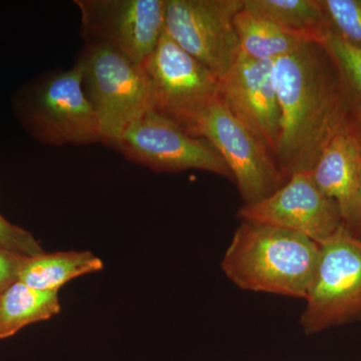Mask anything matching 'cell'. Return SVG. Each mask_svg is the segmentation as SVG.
Returning <instances> with one entry per match:
<instances>
[{
  "mask_svg": "<svg viewBox=\"0 0 361 361\" xmlns=\"http://www.w3.org/2000/svg\"><path fill=\"white\" fill-rule=\"evenodd\" d=\"M319 255V244L300 233L242 221L225 252L222 269L244 290L306 299Z\"/></svg>",
  "mask_w": 361,
  "mask_h": 361,
  "instance_id": "2",
  "label": "cell"
},
{
  "mask_svg": "<svg viewBox=\"0 0 361 361\" xmlns=\"http://www.w3.org/2000/svg\"><path fill=\"white\" fill-rule=\"evenodd\" d=\"M103 269V261L90 251L44 252L25 259L18 281L39 290L59 291L71 280Z\"/></svg>",
  "mask_w": 361,
  "mask_h": 361,
  "instance_id": "15",
  "label": "cell"
},
{
  "mask_svg": "<svg viewBox=\"0 0 361 361\" xmlns=\"http://www.w3.org/2000/svg\"><path fill=\"white\" fill-rule=\"evenodd\" d=\"M280 108L276 160L286 180L310 172L323 149L350 123L351 106L336 61L323 42H310L276 59Z\"/></svg>",
  "mask_w": 361,
  "mask_h": 361,
  "instance_id": "1",
  "label": "cell"
},
{
  "mask_svg": "<svg viewBox=\"0 0 361 361\" xmlns=\"http://www.w3.org/2000/svg\"><path fill=\"white\" fill-rule=\"evenodd\" d=\"M330 32L361 51V0H320Z\"/></svg>",
  "mask_w": 361,
  "mask_h": 361,
  "instance_id": "19",
  "label": "cell"
},
{
  "mask_svg": "<svg viewBox=\"0 0 361 361\" xmlns=\"http://www.w3.org/2000/svg\"><path fill=\"white\" fill-rule=\"evenodd\" d=\"M323 44L336 61L349 102L351 114L361 113V51L330 32Z\"/></svg>",
  "mask_w": 361,
  "mask_h": 361,
  "instance_id": "18",
  "label": "cell"
},
{
  "mask_svg": "<svg viewBox=\"0 0 361 361\" xmlns=\"http://www.w3.org/2000/svg\"><path fill=\"white\" fill-rule=\"evenodd\" d=\"M25 118L32 134L51 146L102 142L99 121L85 94L78 63L47 75L35 85Z\"/></svg>",
  "mask_w": 361,
  "mask_h": 361,
  "instance_id": "6",
  "label": "cell"
},
{
  "mask_svg": "<svg viewBox=\"0 0 361 361\" xmlns=\"http://www.w3.org/2000/svg\"><path fill=\"white\" fill-rule=\"evenodd\" d=\"M350 128L361 149V113L351 114Z\"/></svg>",
  "mask_w": 361,
  "mask_h": 361,
  "instance_id": "23",
  "label": "cell"
},
{
  "mask_svg": "<svg viewBox=\"0 0 361 361\" xmlns=\"http://www.w3.org/2000/svg\"><path fill=\"white\" fill-rule=\"evenodd\" d=\"M77 63L96 111L102 142L113 148L133 123L153 111L148 75L142 65L104 45L85 44Z\"/></svg>",
  "mask_w": 361,
  "mask_h": 361,
  "instance_id": "3",
  "label": "cell"
},
{
  "mask_svg": "<svg viewBox=\"0 0 361 361\" xmlns=\"http://www.w3.org/2000/svg\"><path fill=\"white\" fill-rule=\"evenodd\" d=\"M242 221L300 233L322 244L343 226L341 208L323 193L310 172H299L267 198L240 208Z\"/></svg>",
  "mask_w": 361,
  "mask_h": 361,
  "instance_id": "11",
  "label": "cell"
},
{
  "mask_svg": "<svg viewBox=\"0 0 361 361\" xmlns=\"http://www.w3.org/2000/svg\"><path fill=\"white\" fill-rule=\"evenodd\" d=\"M59 291H44L16 281L0 294V339L61 312Z\"/></svg>",
  "mask_w": 361,
  "mask_h": 361,
  "instance_id": "16",
  "label": "cell"
},
{
  "mask_svg": "<svg viewBox=\"0 0 361 361\" xmlns=\"http://www.w3.org/2000/svg\"><path fill=\"white\" fill-rule=\"evenodd\" d=\"M197 137L217 149L233 175L244 205L267 198L287 182L264 142L218 99L202 118Z\"/></svg>",
  "mask_w": 361,
  "mask_h": 361,
  "instance_id": "8",
  "label": "cell"
},
{
  "mask_svg": "<svg viewBox=\"0 0 361 361\" xmlns=\"http://www.w3.org/2000/svg\"><path fill=\"white\" fill-rule=\"evenodd\" d=\"M343 227L353 238L361 241V182L353 203L343 216Z\"/></svg>",
  "mask_w": 361,
  "mask_h": 361,
  "instance_id": "22",
  "label": "cell"
},
{
  "mask_svg": "<svg viewBox=\"0 0 361 361\" xmlns=\"http://www.w3.org/2000/svg\"><path fill=\"white\" fill-rule=\"evenodd\" d=\"M0 248L25 257H35L44 253L39 241L32 233L11 224L0 214Z\"/></svg>",
  "mask_w": 361,
  "mask_h": 361,
  "instance_id": "20",
  "label": "cell"
},
{
  "mask_svg": "<svg viewBox=\"0 0 361 361\" xmlns=\"http://www.w3.org/2000/svg\"><path fill=\"white\" fill-rule=\"evenodd\" d=\"M301 325L306 334L361 320V241L343 226L320 244Z\"/></svg>",
  "mask_w": 361,
  "mask_h": 361,
  "instance_id": "5",
  "label": "cell"
},
{
  "mask_svg": "<svg viewBox=\"0 0 361 361\" xmlns=\"http://www.w3.org/2000/svg\"><path fill=\"white\" fill-rule=\"evenodd\" d=\"M142 66L151 87L153 111L197 137L202 118L220 96V80L166 32Z\"/></svg>",
  "mask_w": 361,
  "mask_h": 361,
  "instance_id": "4",
  "label": "cell"
},
{
  "mask_svg": "<svg viewBox=\"0 0 361 361\" xmlns=\"http://www.w3.org/2000/svg\"><path fill=\"white\" fill-rule=\"evenodd\" d=\"M220 97L233 115L264 142L276 157L280 108L273 78V61H258L240 52L220 80Z\"/></svg>",
  "mask_w": 361,
  "mask_h": 361,
  "instance_id": "12",
  "label": "cell"
},
{
  "mask_svg": "<svg viewBox=\"0 0 361 361\" xmlns=\"http://www.w3.org/2000/svg\"><path fill=\"white\" fill-rule=\"evenodd\" d=\"M26 258L0 248V294L18 281L21 267Z\"/></svg>",
  "mask_w": 361,
  "mask_h": 361,
  "instance_id": "21",
  "label": "cell"
},
{
  "mask_svg": "<svg viewBox=\"0 0 361 361\" xmlns=\"http://www.w3.org/2000/svg\"><path fill=\"white\" fill-rule=\"evenodd\" d=\"M85 44L104 45L142 65L165 32L166 0H75Z\"/></svg>",
  "mask_w": 361,
  "mask_h": 361,
  "instance_id": "10",
  "label": "cell"
},
{
  "mask_svg": "<svg viewBox=\"0 0 361 361\" xmlns=\"http://www.w3.org/2000/svg\"><path fill=\"white\" fill-rule=\"evenodd\" d=\"M243 0H166L165 32L221 80L241 49L235 18Z\"/></svg>",
  "mask_w": 361,
  "mask_h": 361,
  "instance_id": "7",
  "label": "cell"
},
{
  "mask_svg": "<svg viewBox=\"0 0 361 361\" xmlns=\"http://www.w3.org/2000/svg\"><path fill=\"white\" fill-rule=\"evenodd\" d=\"M243 8L323 42L330 33L320 0H243Z\"/></svg>",
  "mask_w": 361,
  "mask_h": 361,
  "instance_id": "17",
  "label": "cell"
},
{
  "mask_svg": "<svg viewBox=\"0 0 361 361\" xmlns=\"http://www.w3.org/2000/svg\"><path fill=\"white\" fill-rule=\"evenodd\" d=\"M310 174L323 193L336 202L343 220L361 182V149L350 123L323 149Z\"/></svg>",
  "mask_w": 361,
  "mask_h": 361,
  "instance_id": "13",
  "label": "cell"
},
{
  "mask_svg": "<svg viewBox=\"0 0 361 361\" xmlns=\"http://www.w3.org/2000/svg\"><path fill=\"white\" fill-rule=\"evenodd\" d=\"M113 149L156 172L201 170L233 180L231 171L210 142L154 111L133 123Z\"/></svg>",
  "mask_w": 361,
  "mask_h": 361,
  "instance_id": "9",
  "label": "cell"
},
{
  "mask_svg": "<svg viewBox=\"0 0 361 361\" xmlns=\"http://www.w3.org/2000/svg\"><path fill=\"white\" fill-rule=\"evenodd\" d=\"M234 23L241 51L258 61L274 63L304 44L316 42L308 35L292 32L244 8L237 13Z\"/></svg>",
  "mask_w": 361,
  "mask_h": 361,
  "instance_id": "14",
  "label": "cell"
}]
</instances>
